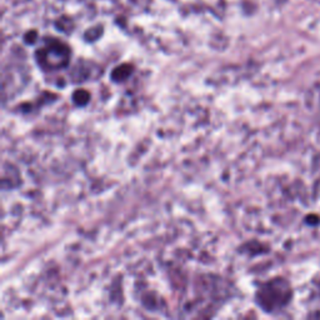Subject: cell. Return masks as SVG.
Listing matches in <instances>:
<instances>
[{
	"instance_id": "cell-1",
	"label": "cell",
	"mask_w": 320,
	"mask_h": 320,
	"mask_svg": "<svg viewBox=\"0 0 320 320\" xmlns=\"http://www.w3.org/2000/svg\"><path fill=\"white\" fill-rule=\"evenodd\" d=\"M36 60L42 68L48 70H57V69L65 68L70 60V50L64 43L57 39L48 40L45 47L38 49L36 51Z\"/></svg>"
},
{
	"instance_id": "cell-2",
	"label": "cell",
	"mask_w": 320,
	"mask_h": 320,
	"mask_svg": "<svg viewBox=\"0 0 320 320\" xmlns=\"http://www.w3.org/2000/svg\"><path fill=\"white\" fill-rule=\"evenodd\" d=\"M133 73V66L130 64H123L117 66L114 69L113 73H111V79L114 82H124V80L128 79Z\"/></svg>"
},
{
	"instance_id": "cell-3",
	"label": "cell",
	"mask_w": 320,
	"mask_h": 320,
	"mask_svg": "<svg viewBox=\"0 0 320 320\" xmlns=\"http://www.w3.org/2000/svg\"><path fill=\"white\" fill-rule=\"evenodd\" d=\"M89 98H90V95H89L88 91L84 90V89H78L76 93L73 94L74 103L79 106H84L85 104H88Z\"/></svg>"
},
{
	"instance_id": "cell-4",
	"label": "cell",
	"mask_w": 320,
	"mask_h": 320,
	"mask_svg": "<svg viewBox=\"0 0 320 320\" xmlns=\"http://www.w3.org/2000/svg\"><path fill=\"white\" fill-rule=\"evenodd\" d=\"M35 39H36V31H29L27 35H25V42L30 43V44H33V43L35 42Z\"/></svg>"
}]
</instances>
